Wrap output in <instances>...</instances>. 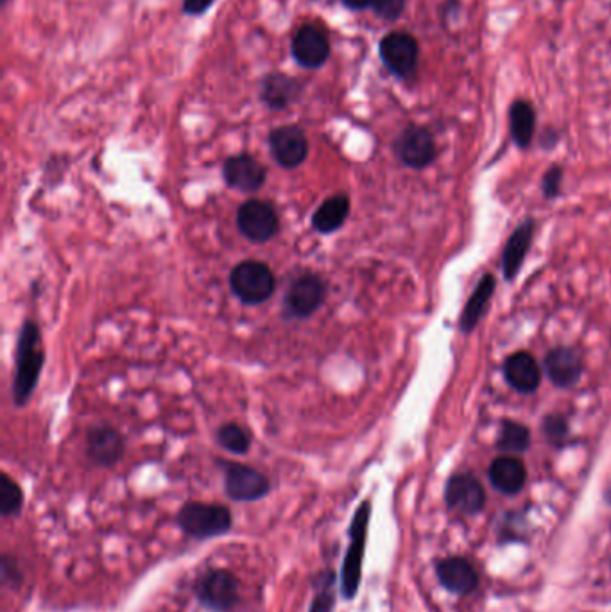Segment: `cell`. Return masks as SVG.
Wrapping results in <instances>:
<instances>
[{
  "label": "cell",
  "instance_id": "cell-1",
  "mask_svg": "<svg viewBox=\"0 0 611 612\" xmlns=\"http://www.w3.org/2000/svg\"><path fill=\"white\" fill-rule=\"evenodd\" d=\"M44 364L45 351L42 348L40 326L35 321L27 319L18 333L15 374H13V387H11L13 403L18 408L26 407L33 398V392L40 382Z\"/></svg>",
  "mask_w": 611,
  "mask_h": 612
},
{
  "label": "cell",
  "instance_id": "cell-2",
  "mask_svg": "<svg viewBox=\"0 0 611 612\" xmlns=\"http://www.w3.org/2000/svg\"><path fill=\"white\" fill-rule=\"evenodd\" d=\"M370 518L371 503L366 500L355 510L350 530H348L350 544H348L345 561L341 566V577H339V589L345 600H353L361 587L362 564H364V553H366Z\"/></svg>",
  "mask_w": 611,
  "mask_h": 612
},
{
  "label": "cell",
  "instance_id": "cell-3",
  "mask_svg": "<svg viewBox=\"0 0 611 612\" xmlns=\"http://www.w3.org/2000/svg\"><path fill=\"white\" fill-rule=\"evenodd\" d=\"M178 527L192 539H212L228 534L233 527L232 510L219 503H185L176 514Z\"/></svg>",
  "mask_w": 611,
  "mask_h": 612
},
{
  "label": "cell",
  "instance_id": "cell-4",
  "mask_svg": "<svg viewBox=\"0 0 611 612\" xmlns=\"http://www.w3.org/2000/svg\"><path fill=\"white\" fill-rule=\"evenodd\" d=\"M230 287L235 298L244 305H262L275 294V272L264 262L246 260L230 272Z\"/></svg>",
  "mask_w": 611,
  "mask_h": 612
},
{
  "label": "cell",
  "instance_id": "cell-5",
  "mask_svg": "<svg viewBox=\"0 0 611 612\" xmlns=\"http://www.w3.org/2000/svg\"><path fill=\"white\" fill-rule=\"evenodd\" d=\"M241 582L232 571L212 568L198 578L194 593L199 605L212 612H232L239 605Z\"/></svg>",
  "mask_w": 611,
  "mask_h": 612
},
{
  "label": "cell",
  "instance_id": "cell-6",
  "mask_svg": "<svg viewBox=\"0 0 611 612\" xmlns=\"http://www.w3.org/2000/svg\"><path fill=\"white\" fill-rule=\"evenodd\" d=\"M224 471V493L233 502H259L271 493V482L259 469L241 462H219Z\"/></svg>",
  "mask_w": 611,
  "mask_h": 612
},
{
  "label": "cell",
  "instance_id": "cell-7",
  "mask_svg": "<svg viewBox=\"0 0 611 612\" xmlns=\"http://www.w3.org/2000/svg\"><path fill=\"white\" fill-rule=\"evenodd\" d=\"M379 54L384 67L398 79H409L416 74L420 63V45L413 34L391 31L380 40Z\"/></svg>",
  "mask_w": 611,
  "mask_h": 612
},
{
  "label": "cell",
  "instance_id": "cell-8",
  "mask_svg": "<svg viewBox=\"0 0 611 612\" xmlns=\"http://www.w3.org/2000/svg\"><path fill=\"white\" fill-rule=\"evenodd\" d=\"M237 228L242 237L255 244H266L278 235L280 217L276 208L264 199H248L239 206Z\"/></svg>",
  "mask_w": 611,
  "mask_h": 612
},
{
  "label": "cell",
  "instance_id": "cell-9",
  "mask_svg": "<svg viewBox=\"0 0 611 612\" xmlns=\"http://www.w3.org/2000/svg\"><path fill=\"white\" fill-rule=\"evenodd\" d=\"M328 287L318 274H302L296 278L284 299V312L287 319H309L316 314L327 299Z\"/></svg>",
  "mask_w": 611,
  "mask_h": 612
},
{
  "label": "cell",
  "instance_id": "cell-10",
  "mask_svg": "<svg viewBox=\"0 0 611 612\" xmlns=\"http://www.w3.org/2000/svg\"><path fill=\"white\" fill-rule=\"evenodd\" d=\"M393 149L396 158L409 169H425L438 156L434 136L422 126H407L396 138Z\"/></svg>",
  "mask_w": 611,
  "mask_h": 612
},
{
  "label": "cell",
  "instance_id": "cell-11",
  "mask_svg": "<svg viewBox=\"0 0 611 612\" xmlns=\"http://www.w3.org/2000/svg\"><path fill=\"white\" fill-rule=\"evenodd\" d=\"M269 149L282 169H298L309 156V138L300 126H280L269 133Z\"/></svg>",
  "mask_w": 611,
  "mask_h": 612
},
{
  "label": "cell",
  "instance_id": "cell-12",
  "mask_svg": "<svg viewBox=\"0 0 611 612\" xmlns=\"http://www.w3.org/2000/svg\"><path fill=\"white\" fill-rule=\"evenodd\" d=\"M291 54L300 67L318 70L330 58V42H328L327 33L321 27L312 26V24L300 27L294 33Z\"/></svg>",
  "mask_w": 611,
  "mask_h": 612
},
{
  "label": "cell",
  "instance_id": "cell-13",
  "mask_svg": "<svg viewBox=\"0 0 611 612\" xmlns=\"http://www.w3.org/2000/svg\"><path fill=\"white\" fill-rule=\"evenodd\" d=\"M223 178L224 183L233 190L244 192V194H253V192H259L260 188L264 187L267 170L251 154H235V156H230V158L224 160Z\"/></svg>",
  "mask_w": 611,
  "mask_h": 612
},
{
  "label": "cell",
  "instance_id": "cell-14",
  "mask_svg": "<svg viewBox=\"0 0 611 612\" xmlns=\"http://www.w3.org/2000/svg\"><path fill=\"white\" fill-rule=\"evenodd\" d=\"M126 453V441L112 426H92L87 434V455L101 468H113Z\"/></svg>",
  "mask_w": 611,
  "mask_h": 612
},
{
  "label": "cell",
  "instance_id": "cell-15",
  "mask_svg": "<svg viewBox=\"0 0 611 612\" xmlns=\"http://www.w3.org/2000/svg\"><path fill=\"white\" fill-rule=\"evenodd\" d=\"M302 92V83L282 72H271L260 81V101L264 102L269 110H287L302 97Z\"/></svg>",
  "mask_w": 611,
  "mask_h": 612
},
{
  "label": "cell",
  "instance_id": "cell-16",
  "mask_svg": "<svg viewBox=\"0 0 611 612\" xmlns=\"http://www.w3.org/2000/svg\"><path fill=\"white\" fill-rule=\"evenodd\" d=\"M445 498L452 509L463 514H477L486 502L482 485L477 482L475 476L466 473H459L448 480Z\"/></svg>",
  "mask_w": 611,
  "mask_h": 612
},
{
  "label": "cell",
  "instance_id": "cell-17",
  "mask_svg": "<svg viewBox=\"0 0 611 612\" xmlns=\"http://www.w3.org/2000/svg\"><path fill=\"white\" fill-rule=\"evenodd\" d=\"M545 371L556 387L568 389L576 385L583 374V357L574 348L552 349L545 357Z\"/></svg>",
  "mask_w": 611,
  "mask_h": 612
},
{
  "label": "cell",
  "instance_id": "cell-18",
  "mask_svg": "<svg viewBox=\"0 0 611 612\" xmlns=\"http://www.w3.org/2000/svg\"><path fill=\"white\" fill-rule=\"evenodd\" d=\"M504 376L515 391L531 394L542 382V369L534 360L533 355L525 351H518L506 360Z\"/></svg>",
  "mask_w": 611,
  "mask_h": 612
},
{
  "label": "cell",
  "instance_id": "cell-19",
  "mask_svg": "<svg viewBox=\"0 0 611 612\" xmlns=\"http://www.w3.org/2000/svg\"><path fill=\"white\" fill-rule=\"evenodd\" d=\"M438 578L448 591L457 593V595L472 593L479 584V577L475 573L474 566L461 557H450V559L439 562Z\"/></svg>",
  "mask_w": 611,
  "mask_h": 612
},
{
  "label": "cell",
  "instance_id": "cell-20",
  "mask_svg": "<svg viewBox=\"0 0 611 612\" xmlns=\"http://www.w3.org/2000/svg\"><path fill=\"white\" fill-rule=\"evenodd\" d=\"M534 228L536 224L529 219V221L522 222L509 238L506 249H504V256H502V271H504L506 280H515L520 267L524 264L529 247L533 244Z\"/></svg>",
  "mask_w": 611,
  "mask_h": 612
},
{
  "label": "cell",
  "instance_id": "cell-21",
  "mask_svg": "<svg viewBox=\"0 0 611 612\" xmlns=\"http://www.w3.org/2000/svg\"><path fill=\"white\" fill-rule=\"evenodd\" d=\"M350 197L346 194H336L319 204L318 210L312 215V226L321 235H332L345 226L350 217Z\"/></svg>",
  "mask_w": 611,
  "mask_h": 612
},
{
  "label": "cell",
  "instance_id": "cell-22",
  "mask_svg": "<svg viewBox=\"0 0 611 612\" xmlns=\"http://www.w3.org/2000/svg\"><path fill=\"white\" fill-rule=\"evenodd\" d=\"M527 471L518 459L499 457L490 466V482L500 493L517 494L525 484Z\"/></svg>",
  "mask_w": 611,
  "mask_h": 612
},
{
  "label": "cell",
  "instance_id": "cell-23",
  "mask_svg": "<svg viewBox=\"0 0 611 612\" xmlns=\"http://www.w3.org/2000/svg\"><path fill=\"white\" fill-rule=\"evenodd\" d=\"M509 131L520 149H527L536 133V111L525 99H517L509 108Z\"/></svg>",
  "mask_w": 611,
  "mask_h": 612
},
{
  "label": "cell",
  "instance_id": "cell-24",
  "mask_svg": "<svg viewBox=\"0 0 611 612\" xmlns=\"http://www.w3.org/2000/svg\"><path fill=\"white\" fill-rule=\"evenodd\" d=\"M495 287H497V283H495V278L491 274H486L479 281V285L475 287L472 296H470L468 303H466L463 314H461V321H459L461 332L470 333L479 324L482 315L486 312V308L490 305Z\"/></svg>",
  "mask_w": 611,
  "mask_h": 612
},
{
  "label": "cell",
  "instance_id": "cell-25",
  "mask_svg": "<svg viewBox=\"0 0 611 612\" xmlns=\"http://www.w3.org/2000/svg\"><path fill=\"white\" fill-rule=\"evenodd\" d=\"M336 573L332 570L319 573L314 580V598L309 612H334L336 609Z\"/></svg>",
  "mask_w": 611,
  "mask_h": 612
},
{
  "label": "cell",
  "instance_id": "cell-26",
  "mask_svg": "<svg viewBox=\"0 0 611 612\" xmlns=\"http://www.w3.org/2000/svg\"><path fill=\"white\" fill-rule=\"evenodd\" d=\"M24 509V491L22 487L8 475H0V514L4 518L18 516Z\"/></svg>",
  "mask_w": 611,
  "mask_h": 612
},
{
  "label": "cell",
  "instance_id": "cell-27",
  "mask_svg": "<svg viewBox=\"0 0 611 612\" xmlns=\"http://www.w3.org/2000/svg\"><path fill=\"white\" fill-rule=\"evenodd\" d=\"M531 444L529 428L517 421H504L500 426L497 448L502 451H525Z\"/></svg>",
  "mask_w": 611,
  "mask_h": 612
},
{
  "label": "cell",
  "instance_id": "cell-28",
  "mask_svg": "<svg viewBox=\"0 0 611 612\" xmlns=\"http://www.w3.org/2000/svg\"><path fill=\"white\" fill-rule=\"evenodd\" d=\"M217 442L223 450L233 455H246L251 448V437L242 426L226 423L217 430Z\"/></svg>",
  "mask_w": 611,
  "mask_h": 612
},
{
  "label": "cell",
  "instance_id": "cell-29",
  "mask_svg": "<svg viewBox=\"0 0 611 612\" xmlns=\"http://www.w3.org/2000/svg\"><path fill=\"white\" fill-rule=\"evenodd\" d=\"M405 2L407 0H373L371 9L375 11L377 17L386 22H396L404 13Z\"/></svg>",
  "mask_w": 611,
  "mask_h": 612
},
{
  "label": "cell",
  "instance_id": "cell-30",
  "mask_svg": "<svg viewBox=\"0 0 611 612\" xmlns=\"http://www.w3.org/2000/svg\"><path fill=\"white\" fill-rule=\"evenodd\" d=\"M543 432L547 435V439H551L552 442L565 441L568 435L567 419L563 416H556V414L545 417Z\"/></svg>",
  "mask_w": 611,
  "mask_h": 612
},
{
  "label": "cell",
  "instance_id": "cell-31",
  "mask_svg": "<svg viewBox=\"0 0 611 612\" xmlns=\"http://www.w3.org/2000/svg\"><path fill=\"white\" fill-rule=\"evenodd\" d=\"M22 580H24V575L18 568L17 561L11 559V555H4L2 557V582H4V586H20Z\"/></svg>",
  "mask_w": 611,
  "mask_h": 612
},
{
  "label": "cell",
  "instance_id": "cell-32",
  "mask_svg": "<svg viewBox=\"0 0 611 612\" xmlns=\"http://www.w3.org/2000/svg\"><path fill=\"white\" fill-rule=\"evenodd\" d=\"M561 179H563V170L561 167H551V169L547 170V174L543 176L542 181V190L545 197L558 196V192H560L561 187Z\"/></svg>",
  "mask_w": 611,
  "mask_h": 612
},
{
  "label": "cell",
  "instance_id": "cell-33",
  "mask_svg": "<svg viewBox=\"0 0 611 612\" xmlns=\"http://www.w3.org/2000/svg\"><path fill=\"white\" fill-rule=\"evenodd\" d=\"M214 2L216 0H183L181 11L183 15H189V17H201L214 6Z\"/></svg>",
  "mask_w": 611,
  "mask_h": 612
},
{
  "label": "cell",
  "instance_id": "cell-34",
  "mask_svg": "<svg viewBox=\"0 0 611 612\" xmlns=\"http://www.w3.org/2000/svg\"><path fill=\"white\" fill-rule=\"evenodd\" d=\"M341 2L352 11H364V9L371 8L373 4V0H341Z\"/></svg>",
  "mask_w": 611,
  "mask_h": 612
},
{
  "label": "cell",
  "instance_id": "cell-35",
  "mask_svg": "<svg viewBox=\"0 0 611 612\" xmlns=\"http://www.w3.org/2000/svg\"><path fill=\"white\" fill-rule=\"evenodd\" d=\"M2 2V6H8L9 0H0Z\"/></svg>",
  "mask_w": 611,
  "mask_h": 612
},
{
  "label": "cell",
  "instance_id": "cell-36",
  "mask_svg": "<svg viewBox=\"0 0 611 612\" xmlns=\"http://www.w3.org/2000/svg\"><path fill=\"white\" fill-rule=\"evenodd\" d=\"M608 502L611 503V489H610V491H608Z\"/></svg>",
  "mask_w": 611,
  "mask_h": 612
}]
</instances>
